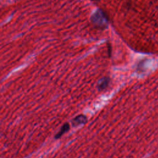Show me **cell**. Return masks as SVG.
Listing matches in <instances>:
<instances>
[{
	"label": "cell",
	"instance_id": "obj_1",
	"mask_svg": "<svg viewBox=\"0 0 158 158\" xmlns=\"http://www.w3.org/2000/svg\"><path fill=\"white\" fill-rule=\"evenodd\" d=\"M91 21L96 27L105 29L107 27L109 18L105 11L102 9H98L92 15Z\"/></svg>",
	"mask_w": 158,
	"mask_h": 158
},
{
	"label": "cell",
	"instance_id": "obj_2",
	"mask_svg": "<svg viewBox=\"0 0 158 158\" xmlns=\"http://www.w3.org/2000/svg\"><path fill=\"white\" fill-rule=\"evenodd\" d=\"M87 122V118L84 115H79L75 117L72 121V124L74 127H77L80 125L84 124Z\"/></svg>",
	"mask_w": 158,
	"mask_h": 158
},
{
	"label": "cell",
	"instance_id": "obj_3",
	"mask_svg": "<svg viewBox=\"0 0 158 158\" xmlns=\"http://www.w3.org/2000/svg\"><path fill=\"white\" fill-rule=\"evenodd\" d=\"M110 82L109 78L108 77H103L101 79H100L97 85V88L98 90L99 91H103L105 90V89L108 87L109 84Z\"/></svg>",
	"mask_w": 158,
	"mask_h": 158
},
{
	"label": "cell",
	"instance_id": "obj_4",
	"mask_svg": "<svg viewBox=\"0 0 158 158\" xmlns=\"http://www.w3.org/2000/svg\"><path fill=\"white\" fill-rule=\"evenodd\" d=\"M69 130H70V125H69L68 123H65V124L61 127V128L59 130L58 133L55 135V138L56 139H59V138L62 137L64 133L67 132Z\"/></svg>",
	"mask_w": 158,
	"mask_h": 158
},
{
	"label": "cell",
	"instance_id": "obj_5",
	"mask_svg": "<svg viewBox=\"0 0 158 158\" xmlns=\"http://www.w3.org/2000/svg\"><path fill=\"white\" fill-rule=\"evenodd\" d=\"M92 1H99V0H92Z\"/></svg>",
	"mask_w": 158,
	"mask_h": 158
}]
</instances>
